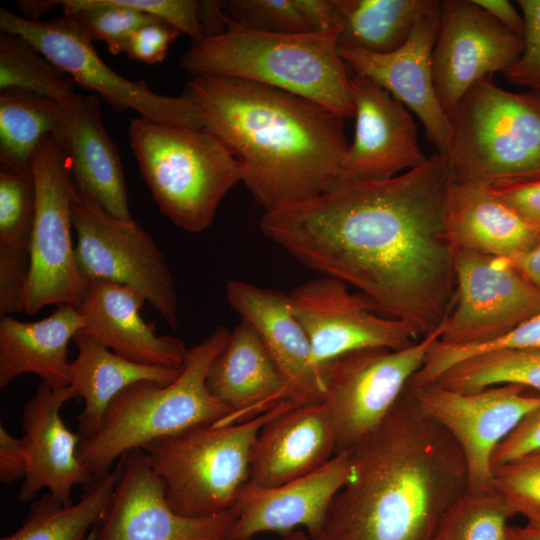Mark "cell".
Returning <instances> with one entry per match:
<instances>
[{
    "label": "cell",
    "mask_w": 540,
    "mask_h": 540,
    "mask_svg": "<svg viewBox=\"0 0 540 540\" xmlns=\"http://www.w3.org/2000/svg\"><path fill=\"white\" fill-rule=\"evenodd\" d=\"M408 387L421 409L450 433L462 451L468 473L467 491H494L493 454L518 424L540 407V393L518 384L470 393L437 382Z\"/></svg>",
    "instance_id": "4fadbf2b"
},
{
    "label": "cell",
    "mask_w": 540,
    "mask_h": 540,
    "mask_svg": "<svg viewBox=\"0 0 540 540\" xmlns=\"http://www.w3.org/2000/svg\"><path fill=\"white\" fill-rule=\"evenodd\" d=\"M232 22L247 29L283 34L311 33L300 0H230Z\"/></svg>",
    "instance_id": "f35d334b"
},
{
    "label": "cell",
    "mask_w": 540,
    "mask_h": 540,
    "mask_svg": "<svg viewBox=\"0 0 540 540\" xmlns=\"http://www.w3.org/2000/svg\"><path fill=\"white\" fill-rule=\"evenodd\" d=\"M231 308L257 332L299 404L322 401L323 371L312 360L309 339L291 312L288 294L231 280L226 285Z\"/></svg>",
    "instance_id": "603a6c76"
},
{
    "label": "cell",
    "mask_w": 540,
    "mask_h": 540,
    "mask_svg": "<svg viewBox=\"0 0 540 540\" xmlns=\"http://www.w3.org/2000/svg\"><path fill=\"white\" fill-rule=\"evenodd\" d=\"M0 28L27 41L63 74L99 94L116 111L132 109L155 121L204 128L199 111L182 96L157 94L144 81H131L114 72L69 16L32 21L1 7Z\"/></svg>",
    "instance_id": "8fae6325"
},
{
    "label": "cell",
    "mask_w": 540,
    "mask_h": 540,
    "mask_svg": "<svg viewBox=\"0 0 540 540\" xmlns=\"http://www.w3.org/2000/svg\"><path fill=\"white\" fill-rule=\"evenodd\" d=\"M535 450H540V407L528 414L498 445L493 454L492 467Z\"/></svg>",
    "instance_id": "ee69618b"
},
{
    "label": "cell",
    "mask_w": 540,
    "mask_h": 540,
    "mask_svg": "<svg viewBox=\"0 0 540 540\" xmlns=\"http://www.w3.org/2000/svg\"><path fill=\"white\" fill-rule=\"evenodd\" d=\"M508 259L530 282L540 289V237L529 250Z\"/></svg>",
    "instance_id": "681fc988"
},
{
    "label": "cell",
    "mask_w": 540,
    "mask_h": 540,
    "mask_svg": "<svg viewBox=\"0 0 540 540\" xmlns=\"http://www.w3.org/2000/svg\"><path fill=\"white\" fill-rule=\"evenodd\" d=\"M180 34L176 27L161 20L146 24L131 35L125 53L130 60L159 63L165 59L170 44Z\"/></svg>",
    "instance_id": "7bdbcfd3"
},
{
    "label": "cell",
    "mask_w": 540,
    "mask_h": 540,
    "mask_svg": "<svg viewBox=\"0 0 540 540\" xmlns=\"http://www.w3.org/2000/svg\"><path fill=\"white\" fill-rule=\"evenodd\" d=\"M31 165L36 214L29 245L31 271L25 311L30 315L48 305L77 307L88 284L78 269L71 235L77 189L51 135L39 144Z\"/></svg>",
    "instance_id": "7c38bea8"
},
{
    "label": "cell",
    "mask_w": 540,
    "mask_h": 540,
    "mask_svg": "<svg viewBox=\"0 0 540 540\" xmlns=\"http://www.w3.org/2000/svg\"><path fill=\"white\" fill-rule=\"evenodd\" d=\"M352 475L351 451H345L282 485L258 488L246 484L234 506L237 518L229 536L253 538L262 532L285 536L304 527L312 540L320 533L333 499Z\"/></svg>",
    "instance_id": "ffe728a7"
},
{
    "label": "cell",
    "mask_w": 540,
    "mask_h": 540,
    "mask_svg": "<svg viewBox=\"0 0 540 540\" xmlns=\"http://www.w3.org/2000/svg\"><path fill=\"white\" fill-rule=\"evenodd\" d=\"M440 11L439 5L425 15L394 52L376 54L349 46H339L338 51L352 73L373 80L412 111L437 153L447 155L450 123L436 94L431 62Z\"/></svg>",
    "instance_id": "d6986e66"
},
{
    "label": "cell",
    "mask_w": 540,
    "mask_h": 540,
    "mask_svg": "<svg viewBox=\"0 0 540 540\" xmlns=\"http://www.w3.org/2000/svg\"><path fill=\"white\" fill-rule=\"evenodd\" d=\"M26 475V458L21 438L11 435L0 425V481L11 484Z\"/></svg>",
    "instance_id": "bcb514c9"
},
{
    "label": "cell",
    "mask_w": 540,
    "mask_h": 540,
    "mask_svg": "<svg viewBox=\"0 0 540 540\" xmlns=\"http://www.w3.org/2000/svg\"><path fill=\"white\" fill-rule=\"evenodd\" d=\"M454 305L439 341L475 345L502 336L540 312V289L508 258L454 250Z\"/></svg>",
    "instance_id": "5bb4252c"
},
{
    "label": "cell",
    "mask_w": 540,
    "mask_h": 540,
    "mask_svg": "<svg viewBox=\"0 0 540 540\" xmlns=\"http://www.w3.org/2000/svg\"><path fill=\"white\" fill-rule=\"evenodd\" d=\"M452 171L436 153L379 181L337 182L265 212V236L306 267L358 290L383 314L433 332L454 305V250L444 225Z\"/></svg>",
    "instance_id": "6da1fadb"
},
{
    "label": "cell",
    "mask_w": 540,
    "mask_h": 540,
    "mask_svg": "<svg viewBox=\"0 0 540 540\" xmlns=\"http://www.w3.org/2000/svg\"><path fill=\"white\" fill-rule=\"evenodd\" d=\"M288 296L317 366L364 348L403 349L419 337L409 324L381 313L364 295L331 277L309 280Z\"/></svg>",
    "instance_id": "9a60e30c"
},
{
    "label": "cell",
    "mask_w": 540,
    "mask_h": 540,
    "mask_svg": "<svg viewBox=\"0 0 540 540\" xmlns=\"http://www.w3.org/2000/svg\"><path fill=\"white\" fill-rule=\"evenodd\" d=\"M30 271L28 249L0 245V316L26 311Z\"/></svg>",
    "instance_id": "60d3db41"
},
{
    "label": "cell",
    "mask_w": 540,
    "mask_h": 540,
    "mask_svg": "<svg viewBox=\"0 0 540 540\" xmlns=\"http://www.w3.org/2000/svg\"><path fill=\"white\" fill-rule=\"evenodd\" d=\"M220 540H254V539L253 538H235V537L227 536Z\"/></svg>",
    "instance_id": "11a10c76"
},
{
    "label": "cell",
    "mask_w": 540,
    "mask_h": 540,
    "mask_svg": "<svg viewBox=\"0 0 540 540\" xmlns=\"http://www.w3.org/2000/svg\"><path fill=\"white\" fill-rule=\"evenodd\" d=\"M517 515L495 490L461 495L443 516L430 540H510L508 521Z\"/></svg>",
    "instance_id": "e575fe53"
},
{
    "label": "cell",
    "mask_w": 540,
    "mask_h": 540,
    "mask_svg": "<svg viewBox=\"0 0 540 540\" xmlns=\"http://www.w3.org/2000/svg\"><path fill=\"white\" fill-rule=\"evenodd\" d=\"M493 488L528 522H540V450L493 468Z\"/></svg>",
    "instance_id": "74e56055"
},
{
    "label": "cell",
    "mask_w": 540,
    "mask_h": 540,
    "mask_svg": "<svg viewBox=\"0 0 540 540\" xmlns=\"http://www.w3.org/2000/svg\"><path fill=\"white\" fill-rule=\"evenodd\" d=\"M236 158L241 182L270 212L337 181L349 143L345 120L307 98L223 75L191 76L181 94Z\"/></svg>",
    "instance_id": "3957f363"
},
{
    "label": "cell",
    "mask_w": 540,
    "mask_h": 540,
    "mask_svg": "<svg viewBox=\"0 0 540 540\" xmlns=\"http://www.w3.org/2000/svg\"><path fill=\"white\" fill-rule=\"evenodd\" d=\"M206 384L230 412L216 425L241 423L292 400L287 383L261 338L242 320L211 363Z\"/></svg>",
    "instance_id": "4316f807"
},
{
    "label": "cell",
    "mask_w": 540,
    "mask_h": 540,
    "mask_svg": "<svg viewBox=\"0 0 540 540\" xmlns=\"http://www.w3.org/2000/svg\"><path fill=\"white\" fill-rule=\"evenodd\" d=\"M63 75L24 39L5 32L0 34V91L25 90L65 104L79 94Z\"/></svg>",
    "instance_id": "836d02e7"
},
{
    "label": "cell",
    "mask_w": 540,
    "mask_h": 540,
    "mask_svg": "<svg viewBox=\"0 0 540 540\" xmlns=\"http://www.w3.org/2000/svg\"><path fill=\"white\" fill-rule=\"evenodd\" d=\"M61 107L25 90L0 91V163L30 167L39 144L55 132Z\"/></svg>",
    "instance_id": "1f68e13d"
},
{
    "label": "cell",
    "mask_w": 540,
    "mask_h": 540,
    "mask_svg": "<svg viewBox=\"0 0 540 540\" xmlns=\"http://www.w3.org/2000/svg\"><path fill=\"white\" fill-rule=\"evenodd\" d=\"M283 540H310V538L305 531L298 529L283 536Z\"/></svg>",
    "instance_id": "f5cc1de1"
},
{
    "label": "cell",
    "mask_w": 540,
    "mask_h": 540,
    "mask_svg": "<svg viewBox=\"0 0 540 540\" xmlns=\"http://www.w3.org/2000/svg\"><path fill=\"white\" fill-rule=\"evenodd\" d=\"M515 529L525 540H540V522H527L525 526L515 527Z\"/></svg>",
    "instance_id": "816d5d0a"
},
{
    "label": "cell",
    "mask_w": 540,
    "mask_h": 540,
    "mask_svg": "<svg viewBox=\"0 0 540 540\" xmlns=\"http://www.w3.org/2000/svg\"><path fill=\"white\" fill-rule=\"evenodd\" d=\"M435 382L459 392L518 384L540 393V349L489 352L452 366Z\"/></svg>",
    "instance_id": "d6a6232c"
},
{
    "label": "cell",
    "mask_w": 540,
    "mask_h": 540,
    "mask_svg": "<svg viewBox=\"0 0 540 540\" xmlns=\"http://www.w3.org/2000/svg\"><path fill=\"white\" fill-rule=\"evenodd\" d=\"M78 269L87 281L127 286L178 327V294L166 258L151 235L134 220L119 219L78 192L72 203Z\"/></svg>",
    "instance_id": "30bf717a"
},
{
    "label": "cell",
    "mask_w": 540,
    "mask_h": 540,
    "mask_svg": "<svg viewBox=\"0 0 540 540\" xmlns=\"http://www.w3.org/2000/svg\"><path fill=\"white\" fill-rule=\"evenodd\" d=\"M229 335L221 325L189 348L174 382L162 385L140 381L114 398L96 434L82 440L78 447L79 459L92 476L110 471L117 459L133 449L194 427L219 423L229 415L228 408L206 384L210 365Z\"/></svg>",
    "instance_id": "5b68a950"
},
{
    "label": "cell",
    "mask_w": 540,
    "mask_h": 540,
    "mask_svg": "<svg viewBox=\"0 0 540 540\" xmlns=\"http://www.w3.org/2000/svg\"><path fill=\"white\" fill-rule=\"evenodd\" d=\"M340 26L324 32L283 34L232 22L224 33L192 41L180 59L191 76L212 74L262 83L354 118L351 71L338 51Z\"/></svg>",
    "instance_id": "277c9868"
},
{
    "label": "cell",
    "mask_w": 540,
    "mask_h": 540,
    "mask_svg": "<svg viewBox=\"0 0 540 540\" xmlns=\"http://www.w3.org/2000/svg\"><path fill=\"white\" fill-rule=\"evenodd\" d=\"M350 451L353 475L312 540H430L468 490L462 451L408 385L379 427Z\"/></svg>",
    "instance_id": "7a4b0ae2"
},
{
    "label": "cell",
    "mask_w": 540,
    "mask_h": 540,
    "mask_svg": "<svg viewBox=\"0 0 540 540\" xmlns=\"http://www.w3.org/2000/svg\"><path fill=\"white\" fill-rule=\"evenodd\" d=\"M57 5H60L59 1L53 0H21L17 2L22 13L21 16L32 21H39L44 14Z\"/></svg>",
    "instance_id": "f907efd6"
},
{
    "label": "cell",
    "mask_w": 540,
    "mask_h": 540,
    "mask_svg": "<svg viewBox=\"0 0 540 540\" xmlns=\"http://www.w3.org/2000/svg\"><path fill=\"white\" fill-rule=\"evenodd\" d=\"M506 29L524 39L525 21L521 12L508 0H473Z\"/></svg>",
    "instance_id": "c3c4849f"
},
{
    "label": "cell",
    "mask_w": 540,
    "mask_h": 540,
    "mask_svg": "<svg viewBox=\"0 0 540 540\" xmlns=\"http://www.w3.org/2000/svg\"><path fill=\"white\" fill-rule=\"evenodd\" d=\"M493 190L531 222L540 226V177L492 184Z\"/></svg>",
    "instance_id": "f6af8a7d"
},
{
    "label": "cell",
    "mask_w": 540,
    "mask_h": 540,
    "mask_svg": "<svg viewBox=\"0 0 540 540\" xmlns=\"http://www.w3.org/2000/svg\"><path fill=\"white\" fill-rule=\"evenodd\" d=\"M132 151L161 212L192 233L206 230L225 195L239 182V164L205 128L145 117L129 126Z\"/></svg>",
    "instance_id": "8992f818"
},
{
    "label": "cell",
    "mask_w": 540,
    "mask_h": 540,
    "mask_svg": "<svg viewBox=\"0 0 540 540\" xmlns=\"http://www.w3.org/2000/svg\"><path fill=\"white\" fill-rule=\"evenodd\" d=\"M354 137L337 182L379 181L423 164L417 127L408 109L373 80L351 72Z\"/></svg>",
    "instance_id": "ac0fdd59"
},
{
    "label": "cell",
    "mask_w": 540,
    "mask_h": 540,
    "mask_svg": "<svg viewBox=\"0 0 540 540\" xmlns=\"http://www.w3.org/2000/svg\"><path fill=\"white\" fill-rule=\"evenodd\" d=\"M440 336L439 325L406 348H364L322 364V401L333 425L336 453L352 450L379 427Z\"/></svg>",
    "instance_id": "9c48e42d"
},
{
    "label": "cell",
    "mask_w": 540,
    "mask_h": 540,
    "mask_svg": "<svg viewBox=\"0 0 540 540\" xmlns=\"http://www.w3.org/2000/svg\"><path fill=\"white\" fill-rule=\"evenodd\" d=\"M77 397L71 385L53 387L41 382L23 409L21 438L26 475L17 499L30 502L43 488L61 504L72 502L75 485H87L93 476L78 456L81 437L61 417L64 404Z\"/></svg>",
    "instance_id": "44dd1931"
},
{
    "label": "cell",
    "mask_w": 540,
    "mask_h": 540,
    "mask_svg": "<svg viewBox=\"0 0 540 540\" xmlns=\"http://www.w3.org/2000/svg\"><path fill=\"white\" fill-rule=\"evenodd\" d=\"M118 466L111 499L89 540H220L230 535L235 508L200 518L176 513L143 449L124 454Z\"/></svg>",
    "instance_id": "e0dca14e"
},
{
    "label": "cell",
    "mask_w": 540,
    "mask_h": 540,
    "mask_svg": "<svg viewBox=\"0 0 540 540\" xmlns=\"http://www.w3.org/2000/svg\"><path fill=\"white\" fill-rule=\"evenodd\" d=\"M52 137L60 149L77 192L111 215L133 220L117 148L107 135L97 95H78L60 104Z\"/></svg>",
    "instance_id": "7402d4cb"
},
{
    "label": "cell",
    "mask_w": 540,
    "mask_h": 540,
    "mask_svg": "<svg viewBox=\"0 0 540 540\" xmlns=\"http://www.w3.org/2000/svg\"><path fill=\"white\" fill-rule=\"evenodd\" d=\"M119 475L114 470L93 476L76 503L63 505L49 492L31 503L27 516L13 533L0 540H89L102 519Z\"/></svg>",
    "instance_id": "4dcf8cb0"
},
{
    "label": "cell",
    "mask_w": 540,
    "mask_h": 540,
    "mask_svg": "<svg viewBox=\"0 0 540 540\" xmlns=\"http://www.w3.org/2000/svg\"><path fill=\"white\" fill-rule=\"evenodd\" d=\"M509 539L510 540H525L518 534L514 526H509Z\"/></svg>",
    "instance_id": "db71d44e"
},
{
    "label": "cell",
    "mask_w": 540,
    "mask_h": 540,
    "mask_svg": "<svg viewBox=\"0 0 540 540\" xmlns=\"http://www.w3.org/2000/svg\"><path fill=\"white\" fill-rule=\"evenodd\" d=\"M59 3L65 16L73 18L92 41H104L113 55L125 53L137 29L160 20L122 0H63Z\"/></svg>",
    "instance_id": "d590c367"
},
{
    "label": "cell",
    "mask_w": 540,
    "mask_h": 540,
    "mask_svg": "<svg viewBox=\"0 0 540 540\" xmlns=\"http://www.w3.org/2000/svg\"><path fill=\"white\" fill-rule=\"evenodd\" d=\"M35 214L32 165L0 163V245L29 250Z\"/></svg>",
    "instance_id": "8d00e7d4"
},
{
    "label": "cell",
    "mask_w": 540,
    "mask_h": 540,
    "mask_svg": "<svg viewBox=\"0 0 540 540\" xmlns=\"http://www.w3.org/2000/svg\"><path fill=\"white\" fill-rule=\"evenodd\" d=\"M440 5L437 0H337L338 47L376 54L399 49L417 23Z\"/></svg>",
    "instance_id": "f546056e"
},
{
    "label": "cell",
    "mask_w": 540,
    "mask_h": 540,
    "mask_svg": "<svg viewBox=\"0 0 540 540\" xmlns=\"http://www.w3.org/2000/svg\"><path fill=\"white\" fill-rule=\"evenodd\" d=\"M448 118L454 179L492 185L540 177V89L513 92L487 76Z\"/></svg>",
    "instance_id": "52a82bcc"
},
{
    "label": "cell",
    "mask_w": 540,
    "mask_h": 540,
    "mask_svg": "<svg viewBox=\"0 0 540 540\" xmlns=\"http://www.w3.org/2000/svg\"><path fill=\"white\" fill-rule=\"evenodd\" d=\"M73 341L78 354L70 362V385L77 397L85 401L77 417L81 441L96 434L110 403L127 387L140 381L167 385L174 382L183 369L131 361L81 331Z\"/></svg>",
    "instance_id": "f1b7e54d"
},
{
    "label": "cell",
    "mask_w": 540,
    "mask_h": 540,
    "mask_svg": "<svg viewBox=\"0 0 540 540\" xmlns=\"http://www.w3.org/2000/svg\"><path fill=\"white\" fill-rule=\"evenodd\" d=\"M514 349H540V312L508 333L475 345H447L436 342L429 354L431 369L442 374L457 363L477 355Z\"/></svg>",
    "instance_id": "ab89813d"
},
{
    "label": "cell",
    "mask_w": 540,
    "mask_h": 540,
    "mask_svg": "<svg viewBox=\"0 0 540 540\" xmlns=\"http://www.w3.org/2000/svg\"><path fill=\"white\" fill-rule=\"evenodd\" d=\"M525 21L524 49L505 78L527 89H540V0H518Z\"/></svg>",
    "instance_id": "b9f144b4"
},
{
    "label": "cell",
    "mask_w": 540,
    "mask_h": 540,
    "mask_svg": "<svg viewBox=\"0 0 540 540\" xmlns=\"http://www.w3.org/2000/svg\"><path fill=\"white\" fill-rule=\"evenodd\" d=\"M440 7L431 62L436 94L448 115L476 82L504 74L517 62L524 39L473 0H443Z\"/></svg>",
    "instance_id": "2e32d148"
},
{
    "label": "cell",
    "mask_w": 540,
    "mask_h": 540,
    "mask_svg": "<svg viewBox=\"0 0 540 540\" xmlns=\"http://www.w3.org/2000/svg\"><path fill=\"white\" fill-rule=\"evenodd\" d=\"M444 225L453 250L493 257L513 258L540 237V226L500 197L491 184L453 176L446 194Z\"/></svg>",
    "instance_id": "484cf974"
},
{
    "label": "cell",
    "mask_w": 540,
    "mask_h": 540,
    "mask_svg": "<svg viewBox=\"0 0 540 540\" xmlns=\"http://www.w3.org/2000/svg\"><path fill=\"white\" fill-rule=\"evenodd\" d=\"M83 326L82 315L71 304L57 306L35 322L0 316V387L26 373L53 387L69 386L68 345Z\"/></svg>",
    "instance_id": "83f0119b"
},
{
    "label": "cell",
    "mask_w": 540,
    "mask_h": 540,
    "mask_svg": "<svg viewBox=\"0 0 540 540\" xmlns=\"http://www.w3.org/2000/svg\"><path fill=\"white\" fill-rule=\"evenodd\" d=\"M311 32H324L339 26L337 0H300Z\"/></svg>",
    "instance_id": "7dc6e473"
},
{
    "label": "cell",
    "mask_w": 540,
    "mask_h": 540,
    "mask_svg": "<svg viewBox=\"0 0 540 540\" xmlns=\"http://www.w3.org/2000/svg\"><path fill=\"white\" fill-rule=\"evenodd\" d=\"M336 454L323 401L292 407L270 419L254 443L248 485L272 488L307 475Z\"/></svg>",
    "instance_id": "d4e9b609"
},
{
    "label": "cell",
    "mask_w": 540,
    "mask_h": 540,
    "mask_svg": "<svg viewBox=\"0 0 540 540\" xmlns=\"http://www.w3.org/2000/svg\"><path fill=\"white\" fill-rule=\"evenodd\" d=\"M298 405L289 399L241 423L202 425L144 446L171 508L192 518L233 509L249 480L260 430L274 416Z\"/></svg>",
    "instance_id": "ba28073f"
},
{
    "label": "cell",
    "mask_w": 540,
    "mask_h": 540,
    "mask_svg": "<svg viewBox=\"0 0 540 540\" xmlns=\"http://www.w3.org/2000/svg\"><path fill=\"white\" fill-rule=\"evenodd\" d=\"M144 302L127 286L90 280L76 307L84 321L81 332L131 361L182 368L188 348L177 337L157 335L155 323L140 314Z\"/></svg>",
    "instance_id": "cb8c5ba5"
}]
</instances>
